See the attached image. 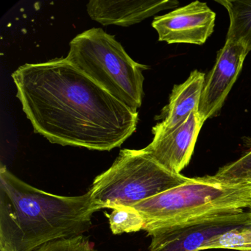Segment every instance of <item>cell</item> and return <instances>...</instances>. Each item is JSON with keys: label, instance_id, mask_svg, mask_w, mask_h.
Here are the masks:
<instances>
[{"label": "cell", "instance_id": "9", "mask_svg": "<svg viewBox=\"0 0 251 251\" xmlns=\"http://www.w3.org/2000/svg\"><path fill=\"white\" fill-rule=\"evenodd\" d=\"M203 124L198 111H195L174 130L154 135L143 151L167 170L180 174L190 162Z\"/></svg>", "mask_w": 251, "mask_h": 251}, {"label": "cell", "instance_id": "12", "mask_svg": "<svg viewBox=\"0 0 251 251\" xmlns=\"http://www.w3.org/2000/svg\"><path fill=\"white\" fill-rule=\"evenodd\" d=\"M223 5L230 19L226 40L241 42L251 51V0H215Z\"/></svg>", "mask_w": 251, "mask_h": 251}, {"label": "cell", "instance_id": "2", "mask_svg": "<svg viewBox=\"0 0 251 251\" xmlns=\"http://www.w3.org/2000/svg\"><path fill=\"white\" fill-rule=\"evenodd\" d=\"M99 210L89 192L53 195L25 183L5 166L0 169V251H34L50 242L83 236Z\"/></svg>", "mask_w": 251, "mask_h": 251}, {"label": "cell", "instance_id": "15", "mask_svg": "<svg viewBox=\"0 0 251 251\" xmlns=\"http://www.w3.org/2000/svg\"><path fill=\"white\" fill-rule=\"evenodd\" d=\"M214 176L224 181L251 182V150L236 161L220 167Z\"/></svg>", "mask_w": 251, "mask_h": 251}, {"label": "cell", "instance_id": "16", "mask_svg": "<svg viewBox=\"0 0 251 251\" xmlns=\"http://www.w3.org/2000/svg\"><path fill=\"white\" fill-rule=\"evenodd\" d=\"M93 245L83 236L50 242L34 251H93Z\"/></svg>", "mask_w": 251, "mask_h": 251}, {"label": "cell", "instance_id": "4", "mask_svg": "<svg viewBox=\"0 0 251 251\" xmlns=\"http://www.w3.org/2000/svg\"><path fill=\"white\" fill-rule=\"evenodd\" d=\"M66 59L127 107L137 112L144 97L143 71L121 44L101 28L77 35Z\"/></svg>", "mask_w": 251, "mask_h": 251}, {"label": "cell", "instance_id": "13", "mask_svg": "<svg viewBox=\"0 0 251 251\" xmlns=\"http://www.w3.org/2000/svg\"><path fill=\"white\" fill-rule=\"evenodd\" d=\"M108 217L110 228L115 235L135 233L143 230L146 223L143 216L133 207L114 208Z\"/></svg>", "mask_w": 251, "mask_h": 251}, {"label": "cell", "instance_id": "1", "mask_svg": "<svg viewBox=\"0 0 251 251\" xmlns=\"http://www.w3.org/2000/svg\"><path fill=\"white\" fill-rule=\"evenodd\" d=\"M12 78L35 132L51 143L110 151L136 131L138 112L66 58L25 64Z\"/></svg>", "mask_w": 251, "mask_h": 251}, {"label": "cell", "instance_id": "17", "mask_svg": "<svg viewBox=\"0 0 251 251\" xmlns=\"http://www.w3.org/2000/svg\"><path fill=\"white\" fill-rule=\"evenodd\" d=\"M95 251V250H94V251Z\"/></svg>", "mask_w": 251, "mask_h": 251}, {"label": "cell", "instance_id": "5", "mask_svg": "<svg viewBox=\"0 0 251 251\" xmlns=\"http://www.w3.org/2000/svg\"><path fill=\"white\" fill-rule=\"evenodd\" d=\"M190 179L167 170L143 149H124L108 170L95 177L89 193L101 209L133 207Z\"/></svg>", "mask_w": 251, "mask_h": 251}, {"label": "cell", "instance_id": "7", "mask_svg": "<svg viewBox=\"0 0 251 251\" xmlns=\"http://www.w3.org/2000/svg\"><path fill=\"white\" fill-rule=\"evenodd\" d=\"M249 53L241 42L226 40L215 64L205 76L198 114L203 123L220 111Z\"/></svg>", "mask_w": 251, "mask_h": 251}, {"label": "cell", "instance_id": "3", "mask_svg": "<svg viewBox=\"0 0 251 251\" xmlns=\"http://www.w3.org/2000/svg\"><path fill=\"white\" fill-rule=\"evenodd\" d=\"M133 208L146 221L143 230L178 224L209 214L251 210V182L224 181L214 176L191 177L189 181Z\"/></svg>", "mask_w": 251, "mask_h": 251}, {"label": "cell", "instance_id": "6", "mask_svg": "<svg viewBox=\"0 0 251 251\" xmlns=\"http://www.w3.org/2000/svg\"><path fill=\"white\" fill-rule=\"evenodd\" d=\"M251 226V211H233L209 214L178 224L147 227L152 237L149 251H201L219 235Z\"/></svg>", "mask_w": 251, "mask_h": 251}, {"label": "cell", "instance_id": "10", "mask_svg": "<svg viewBox=\"0 0 251 251\" xmlns=\"http://www.w3.org/2000/svg\"><path fill=\"white\" fill-rule=\"evenodd\" d=\"M178 5L176 0H92L87 4V11L92 20L102 25L128 27Z\"/></svg>", "mask_w": 251, "mask_h": 251}, {"label": "cell", "instance_id": "18", "mask_svg": "<svg viewBox=\"0 0 251 251\" xmlns=\"http://www.w3.org/2000/svg\"><path fill=\"white\" fill-rule=\"evenodd\" d=\"M250 211H251V210H250Z\"/></svg>", "mask_w": 251, "mask_h": 251}, {"label": "cell", "instance_id": "8", "mask_svg": "<svg viewBox=\"0 0 251 251\" xmlns=\"http://www.w3.org/2000/svg\"><path fill=\"white\" fill-rule=\"evenodd\" d=\"M215 20L216 14L207 3L195 1L155 17L152 26L160 42L202 45L214 32Z\"/></svg>", "mask_w": 251, "mask_h": 251}, {"label": "cell", "instance_id": "14", "mask_svg": "<svg viewBox=\"0 0 251 251\" xmlns=\"http://www.w3.org/2000/svg\"><path fill=\"white\" fill-rule=\"evenodd\" d=\"M211 249H230L251 251V226L238 227L213 238L201 251Z\"/></svg>", "mask_w": 251, "mask_h": 251}, {"label": "cell", "instance_id": "11", "mask_svg": "<svg viewBox=\"0 0 251 251\" xmlns=\"http://www.w3.org/2000/svg\"><path fill=\"white\" fill-rule=\"evenodd\" d=\"M205 80V73L194 70L186 81L173 87L168 105L164 107L158 118L162 121L152 127L153 135L174 130L192 113L198 111Z\"/></svg>", "mask_w": 251, "mask_h": 251}]
</instances>
